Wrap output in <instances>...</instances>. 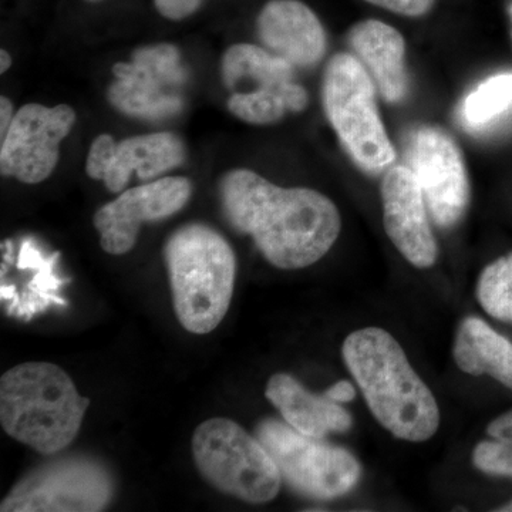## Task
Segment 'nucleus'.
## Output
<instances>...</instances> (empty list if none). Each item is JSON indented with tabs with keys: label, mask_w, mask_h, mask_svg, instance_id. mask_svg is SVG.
Wrapping results in <instances>:
<instances>
[{
	"label": "nucleus",
	"mask_w": 512,
	"mask_h": 512,
	"mask_svg": "<svg viewBox=\"0 0 512 512\" xmlns=\"http://www.w3.org/2000/svg\"><path fill=\"white\" fill-rule=\"evenodd\" d=\"M222 212L235 231L254 239L266 261L301 269L320 261L338 241L335 202L312 188H284L248 168L221 178Z\"/></svg>",
	"instance_id": "obj_1"
},
{
	"label": "nucleus",
	"mask_w": 512,
	"mask_h": 512,
	"mask_svg": "<svg viewBox=\"0 0 512 512\" xmlns=\"http://www.w3.org/2000/svg\"><path fill=\"white\" fill-rule=\"evenodd\" d=\"M342 352L370 412L384 429L413 443L436 434L440 424L436 399L389 332L356 330L346 338Z\"/></svg>",
	"instance_id": "obj_2"
},
{
	"label": "nucleus",
	"mask_w": 512,
	"mask_h": 512,
	"mask_svg": "<svg viewBox=\"0 0 512 512\" xmlns=\"http://www.w3.org/2000/svg\"><path fill=\"white\" fill-rule=\"evenodd\" d=\"M89 404L70 376L53 363H22L0 379L3 430L46 456L73 443Z\"/></svg>",
	"instance_id": "obj_3"
},
{
	"label": "nucleus",
	"mask_w": 512,
	"mask_h": 512,
	"mask_svg": "<svg viewBox=\"0 0 512 512\" xmlns=\"http://www.w3.org/2000/svg\"><path fill=\"white\" fill-rule=\"evenodd\" d=\"M174 311L188 332L207 335L227 315L237 276L234 249L217 229L192 222L165 242Z\"/></svg>",
	"instance_id": "obj_4"
},
{
	"label": "nucleus",
	"mask_w": 512,
	"mask_h": 512,
	"mask_svg": "<svg viewBox=\"0 0 512 512\" xmlns=\"http://www.w3.org/2000/svg\"><path fill=\"white\" fill-rule=\"evenodd\" d=\"M322 101L330 126L359 170L380 175L396 163V148L377 107L376 84L355 55L338 53L329 60Z\"/></svg>",
	"instance_id": "obj_5"
},
{
	"label": "nucleus",
	"mask_w": 512,
	"mask_h": 512,
	"mask_svg": "<svg viewBox=\"0 0 512 512\" xmlns=\"http://www.w3.org/2000/svg\"><path fill=\"white\" fill-rule=\"evenodd\" d=\"M192 456L212 487L245 503H269L281 490L274 458L235 421L215 417L200 424L192 436Z\"/></svg>",
	"instance_id": "obj_6"
},
{
	"label": "nucleus",
	"mask_w": 512,
	"mask_h": 512,
	"mask_svg": "<svg viewBox=\"0 0 512 512\" xmlns=\"http://www.w3.org/2000/svg\"><path fill=\"white\" fill-rule=\"evenodd\" d=\"M221 79L231 92L228 110L255 126L278 123L286 113H301L309 104L308 92L296 83L295 67L265 47L237 43L221 60Z\"/></svg>",
	"instance_id": "obj_7"
},
{
	"label": "nucleus",
	"mask_w": 512,
	"mask_h": 512,
	"mask_svg": "<svg viewBox=\"0 0 512 512\" xmlns=\"http://www.w3.org/2000/svg\"><path fill=\"white\" fill-rule=\"evenodd\" d=\"M256 439L274 458L282 478L296 493L333 500L352 490L362 468L348 450L305 436L284 421L262 420Z\"/></svg>",
	"instance_id": "obj_8"
},
{
	"label": "nucleus",
	"mask_w": 512,
	"mask_h": 512,
	"mask_svg": "<svg viewBox=\"0 0 512 512\" xmlns=\"http://www.w3.org/2000/svg\"><path fill=\"white\" fill-rule=\"evenodd\" d=\"M114 495L109 468L86 456L59 458L37 467L13 487L2 512L103 511Z\"/></svg>",
	"instance_id": "obj_9"
},
{
	"label": "nucleus",
	"mask_w": 512,
	"mask_h": 512,
	"mask_svg": "<svg viewBox=\"0 0 512 512\" xmlns=\"http://www.w3.org/2000/svg\"><path fill=\"white\" fill-rule=\"evenodd\" d=\"M76 121V111L69 104L20 107L2 138L0 173L23 184L43 183L59 164L60 144L72 133Z\"/></svg>",
	"instance_id": "obj_10"
},
{
	"label": "nucleus",
	"mask_w": 512,
	"mask_h": 512,
	"mask_svg": "<svg viewBox=\"0 0 512 512\" xmlns=\"http://www.w3.org/2000/svg\"><path fill=\"white\" fill-rule=\"evenodd\" d=\"M434 222L457 224L470 201V183L463 153L444 128L423 126L413 138V168Z\"/></svg>",
	"instance_id": "obj_11"
},
{
	"label": "nucleus",
	"mask_w": 512,
	"mask_h": 512,
	"mask_svg": "<svg viewBox=\"0 0 512 512\" xmlns=\"http://www.w3.org/2000/svg\"><path fill=\"white\" fill-rule=\"evenodd\" d=\"M185 158L184 141L170 131L140 134L120 143L110 134H100L87 154L86 174L120 194L134 173L140 180H153L183 165Z\"/></svg>",
	"instance_id": "obj_12"
},
{
	"label": "nucleus",
	"mask_w": 512,
	"mask_h": 512,
	"mask_svg": "<svg viewBox=\"0 0 512 512\" xmlns=\"http://www.w3.org/2000/svg\"><path fill=\"white\" fill-rule=\"evenodd\" d=\"M192 194L185 177H163L120 192L94 214L100 245L110 255H124L136 245L141 225L165 220L183 210Z\"/></svg>",
	"instance_id": "obj_13"
},
{
	"label": "nucleus",
	"mask_w": 512,
	"mask_h": 512,
	"mask_svg": "<svg viewBox=\"0 0 512 512\" xmlns=\"http://www.w3.org/2000/svg\"><path fill=\"white\" fill-rule=\"evenodd\" d=\"M383 224L394 247L416 268L436 264V237L431 231L429 208L416 174L406 165L394 164L383 175Z\"/></svg>",
	"instance_id": "obj_14"
},
{
	"label": "nucleus",
	"mask_w": 512,
	"mask_h": 512,
	"mask_svg": "<svg viewBox=\"0 0 512 512\" xmlns=\"http://www.w3.org/2000/svg\"><path fill=\"white\" fill-rule=\"evenodd\" d=\"M262 47L295 69H311L328 49L325 28L302 0H268L256 16Z\"/></svg>",
	"instance_id": "obj_15"
},
{
	"label": "nucleus",
	"mask_w": 512,
	"mask_h": 512,
	"mask_svg": "<svg viewBox=\"0 0 512 512\" xmlns=\"http://www.w3.org/2000/svg\"><path fill=\"white\" fill-rule=\"evenodd\" d=\"M348 42L382 99L389 104L402 103L409 93L406 40L402 33L382 20L366 19L350 28Z\"/></svg>",
	"instance_id": "obj_16"
},
{
	"label": "nucleus",
	"mask_w": 512,
	"mask_h": 512,
	"mask_svg": "<svg viewBox=\"0 0 512 512\" xmlns=\"http://www.w3.org/2000/svg\"><path fill=\"white\" fill-rule=\"evenodd\" d=\"M265 394L286 423L305 436L323 439L329 433H345L352 427V417L339 403L325 394L315 396L286 373L272 376Z\"/></svg>",
	"instance_id": "obj_17"
},
{
	"label": "nucleus",
	"mask_w": 512,
	"mask_h": 512,
	"mask_svg": "<svg viewBox=\"0 0 512 512\" xmlns=\"http://www.w3.org/2000/svg\"><path fill=\"white\" fill-rule=\"evenodd\" d=\"M454 360L467 375H490L512 389V343L483 319H464L458 328Z\"/></svg>",
	"instance_id": "obj_18"
},
{
	"label": "nucleus",
	"mask_w": 512,
	"mask_h": 512,
	"mask_svg": "<svg viewBox=\"0 0 512 512\" xmlns=\"http://www.w3.org/2000/svg\"><path fill=\"white\" fill-rule=\"evenodd\" d=\"M512 109V73L495 74L464 100L463 114L471 126H484Z\"/></svg>",
	"instance_id": "obj_19"
},
{
	"label": "nucleus",
	"mask_w": 512,
	"mask_h": 512,
	"mask_svg": "<svg viewBox=\"0 0 512 512\" xmlns=\"http://www.w3.org/2000/svg\"><path fill=\"white\" fill-rule=\"evenodd\" d=\"M477 298L488 315L512 323V254L485 266L478 278Z\"/></svg>",
	"instance_id": "obj_20"
},
{
	"label": "nucleus",
	"mask_w": 512,
	"mask_h": 512,
	"mask_svg": "<svg viewBox=\"0 0 512 512\" xmlns=\"http://www.w3.org/2000/svg\"><path fill=\"white\" fill-rule=\"evenodd\" d=\"M473 461L484 473L512 477V444L483 441L474 448Z\"/></svg>",
	"instance_id": "obj_21"
},
{
	"label": "nucleus",
	"mask_w": 512,
	"mask_h": 512,
	"mask_svg": "<svg viewBox=\"0 0 512 512\" xmlns=\"http://www.w3.org/2000/svg\"><path fill=\"white\" fill-rule=\"evenodd\" d=\"M207 0H153L154 9L161 18L183 22L200 12Z\"/></svg>",
	"instance_id": "obj_22"
},
{
	"label": "nucleus",
	"mask_w": 512,
	"mask_h": 512,
	"mask_svg": "<svg viewBox=\"0 0 512 512\" xmlns=\"http://www.w3.org/2000/svg\"><path fill=\"white\" fill-rule=\"evenodd\" d=\"M365 2L406 18H421L431 12L437 0H365Z\"/></svg>",
	"instance_id": "obj_23"
},
{
	"label": "nucleus",
	"mask_w": 512,
	"mask_h": 512,
	"mask_svg": "<svg viewBox=\"0 0 512 512\" xmlns=\"http://www.w3.org/2000/svg\"><path fill=\"white\" fill-rule=\"evenodd\" d=\"M487 433L494 440L512 444V410L495 419L488 426Z\"/></svg>",
	"instance_id": "obj_24"
},
{
	"label": "nucleus",
	"mask_w": 512,
	"mask_h": 512,
	"mask_svg": "<svg viewBox=\"0 0 512 512\" xmlns=\"http://www.w3.org/2000/svg\"><path fill=\"white\" fill-rule=\"evenodd\" d=\"M325 396L335 403H349L355 399L356 389L348 380H342V382L333 384L328 392L325 393Z\"/></svg>",
	"instance_id": "obj_25"
},
{
	"label": "nucleus",
	"mask_w": 512,
	"mask_h": 512,
	"mask_svg": "<svg viewBox=\"0 0 512 512\" xmlns=\"http://www.w3.org/2000/svg\"><path fill=\"white\" fill-rule=\"evenodd\" d=\"M16 114L13 113V103L9 97H0V134L2 138L8 133L9 127L12 126Z\"/></svg>",
	"instance_id": "obj_26"
},
{
	"label": "nucleus",
	"mask_w": 512,
	"mask_h": 512,
	"mask_svg": "<svg viewBox=\"0 0 512 512\" xmlns=\"http://www.w3.org/2000/svg\"><path fill=\"white\" fill-rule=\"evenodd\" d=\"M12 63V56H10L8 50H0V73L5 74L8 72L10 67H12Z\"/></svg>",
	"instance_id": "obj_27"
},
{
	"label": "nucleus",
	"mask_w": 512,
	"mask_h": 512,
	"mask_svg": "<svg viewBox=\"0 0 512 512\" xmlns=\"http://www.w3.org/2000/svg\"><path fill=\"white\" fill-rule=\"evenodd\" d=\"M498 511H504V512H512V501L510 504L508 505H505L504 508H501V510H498Z\"/></svg>",
	"instance_id": "obj_28"
},
{
	"label": "nucleus",
	"mask_w": 512,
	"mask_h": 512,
	"mask_svg": "<svg viewBox=\"0 0 512 512\" xmlns=\"http://www.w3.org/2000/svg\"><path fill=\"white\" fill-rule=\"evenodd\" d=\"M83 2H86V3H100V2H104V0H83Z\"/></svg>",
	"instance_id": "obj_29"
}]
</instances>
